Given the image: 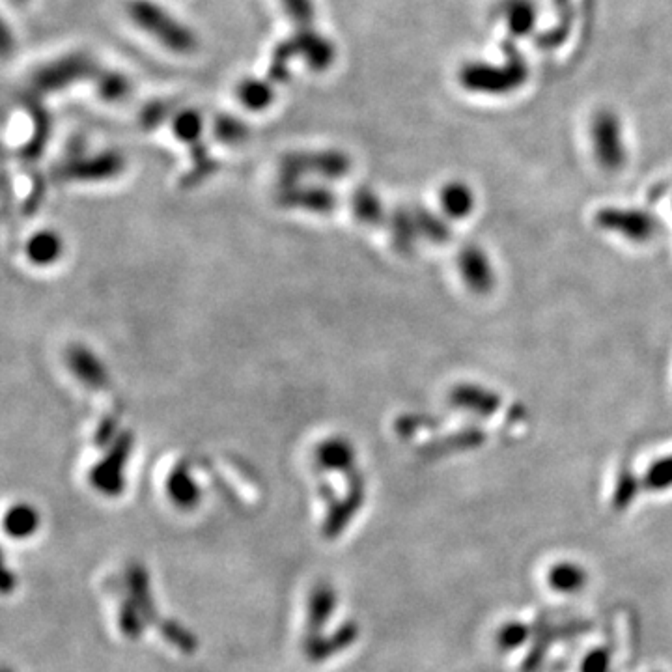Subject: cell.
I'll return each mask as SVG.
<instances>
[{"label":"cell","mask_w":672,"mask_h":672,"mask_svg":"<svg viewBox=\"0 0 672 672\" xmlns=\"http://www.w3.org/2000/svg\"><path fill=\"white\" fill-rule=\"evenodd\" d=\"M126 14L135 27L152 36L170 53L191 55L198 47V38L191 28L176 19L167 8L152 0H127Z\"/></svg>","instance_id":"1"},{"label":"cell","mask_w":672,"mask_h":672,"mask_svg":"<svg viewBox=\"0 0 672 672\" xmlns=\"http://www.w3.org/2000/svg\"><path fill=\"white\" fill-rule=\"evenodd\" d=\"M527 77H529L527 62L512 43L506 47V62L503 66L488 62H469L460 71V83L469 92L490 96H503L516 92L519 86L527 83Z\"/></svg>","instance_id":"2"},{"label":"cell","mask_w":672,"mask_h":672,"mask_svg":"<svg viewBox=\"0 0 672 672\" xmlns=\"http://www.w3.org/2000/svg\"><path fill=\"white\" fill-rule=\"evenodd\" d=\"M590 140L596 161L607 172H616L626 163V144L615 112L600 111L590 126Z\"/></svg>","instance_id":"3"},{"label":"cell","mask_w":672,"mask_h":672,"mask_svg":"<svg viewBox=\"0 0 672 672\" xmlns=\"http://www.w3.org/2000/svg\"><path fill=\"white\" fill-rule=\"evenodd\" d=\"M98 75V66L92 58L84 55H70L62 60L43 66L34 73V83L40 88H62L71 83H79L86 77Z\"/></svg>","instance_id":"4"},{"label":"cell","mask_w":672,"mask_h":672,"mask_svg":"<svg viewBox=\"0 0 672 672\" xmlns=\"http://www.w3.org/2000/svg\"><path fill=\"white\" fill-rule=\"evenodd\" d=\"M598 223L603 228L615 230L631 241H648L658 234V223L652 215L637 210H607L598 215Z\"/></svg>","instance_id":"5"},{"label":"cell","mask_w":672,"mask_h":672,"mask_svg":"<svg viewBox=\"0 0 672 672\" xmlns=\"http://www.w3.org/2000/svg\"><path fill=\"white\" fill-rule=\"evenodd\" d=\"M292 42L295 45V53L303 56L312 70H327L335 62V45L312 28L299 30V34L292 38Z\"/></svg>","instance_id":"6"},{"label":"cell","mask_w":672,"mask_h":672,"mask_svg":"<svg viewBox=\"0 0 672 672\" xmlns=\"http://www.w3.org/2000/svg\"><path fill=\"white\" fill-rule=\"evenodd\" d=\"M460 273H462L465 284L475 290L478 294H484L491 290L493 286V269H491L490 260L484 254V251L476 249V247H469L460 254Z\"/></svg>","instance_id":"7"},{"label":"cell","mask_w":672,"mask_h":672,"mask_svg":"<svg viewBox=\"0 0 672 672\" xmlns=\"http://www.w3.org/2000/svg\"><path fill=\"white\" fill-rule=\"evenodd\" d=\"M495 14L514 36H529L538 19L536 4L532 0H501Z\"/></svg>","instance_id":"8"},{"label":"cell","mask_w":672,"mask_h":672,"mask_svg":"<svg viewBox=\"0 0 672 672\" xmlns=\"http://www.w3.org/2000/svg\"><path fill=\"white\" fill-rule=\"evenodd\" d=\"M359 633H361V630L355 622H346L331 637H318V639H312V641H305V652H307L310 661L320 663V661H325V659L335 656L338 652L350 648L351 644L355 643V639L359 637Z\"/></svg>","instance_id":"9"},{"label":"cell","mask_w":672,"mask_h":672,"mask_svg":"<svg viewBox=\"0 0 672 672\" xmlns=\"http://www.w3.org/2000/svg\"><path fill=\"white\" fill-rule=\"evenodd\" d=\"M336 607V592L331 585H318L310 592L308 598V616H307V639L312 641L322 637L323 626L333 615Z\"/></svg>","instance_id":"10"},{"label":"cell","mask_w":672,"mask_h":672,"mask_svg":"<svg viewBox=\"0 0 672 672\" xmlns=\"http://www.w3.org/2000/svg\"><path fill=\"white\" fill-rule=\"evenodd\" d=\"M64 241L55 230H40L32 234L27 241L25 254L34 266H51L62 256Z\"/></svg>","instance_id":"11"},{"label":"cell","mask_w":672,"mask_h":672,"mask_svg":"<svg viewBox=\"0 0 672 672\" xmlns=\"http://www.w3.org/2000/svg\"><path fill=\"white\" fill-rule=\"evenodd\" d=\"M316 458L323 469L348 473L355 462V450L350 441L342 437H329L318 447Z\"/></svg>","instance_id":"12"},{"label":"cell","mask_w":672,"mask_h":672,"mask_svg":"<svg viewBox=\"0 0 672 672\" xmlns=\"http://www.w3.org/2000/svg\"><path fill=\"white\" fill-rule=\"evenodd\" d=\"M168 497L183 510H193L200 501V488L185 465H178L167 482Z\"/></svg>","instance_id":"13"},{"label":"cell","mask_w":672,"mask_h":672,"mask_svg":"<svg viewBox=\"0 0 672 672\" xmlns=\"http://www.w3.org/2000/svg\"><path fill=\"white\" fill-rule=\"evenodd\" d=\"M38 527H40V514L32 504H15L4 518V531L15 540H25L38 531Z\"/></svg>","instance_id":"14"},{"label":"cell","mask_w":672,"mask_h":672,"mask_svg":"<svg viewBox=\"0 0 672 672\" xmlns=\"http://www.w3.org/2000/svg\"><path fill=\"white\" fill-rule=\"evenodd\" d=\"M588 574L575 562H559L547 574L549 587L559 592H577L587 585Z\"/></svg>","instance_id":"15"},{"label":"cell","mask_w":672,"mask_h":672,"mask_svg":"<svg viewBox=\"0 0 672 672\" xmlns=\"http://www.w3.org/2000/svg\"><path fill=\"white\" fill-rule=\"evenodd\" d=\"M127 581L129 587L133 592V602L137 603L140 613L144 616L146 622H155L157 615H155L154 600H152V592H150V583H148V574L140 564H133L127 572Z\"/></svg>","instance_id":"16"},{"label":"cell","mask_w":672,"mask_h":672,"mask_svg":"<svg viewBox=\"0 0 672 672\" xmlns=\"http://www.w3.org/2000/svg\"><path fill=\"white\" fill-rule=\"evenodd\" d=\"M441 206L450 217L463 219L473 211L475 196L465 183H448L441 191Z\"/></svg>","instance_id":"17"},{"label":"cell","mask_w":672,"mask_h":672,"mask_svg":"<svg viewBox=\"0 0 672 672\" xmlns=\"http://www.w3.org/2000/svg\"><path fill=\"white\" fill-rule=\"evenodd\" d=\"M122 465H124L122 456H112L111 460L101 463L92 471L94 486L105 495H118L124 488Z\"/></svg>","instance_id":"18"},{"label":"cell","mask_w":672,"mask_h":672,"mask_svg":"<svg viewBox=\"0 0 672 672\" xmlns=\"http://www.w3.org/2000/svg\"><path fill=\"white\" fill-rule=\"evenodd\" d=\"M363 503V488L361 484L355 486L351 490V495L348 497L346 503L336 506L335 510L331 512V516L327 518V523H325V529H323V534L327 538H336L340 532L346 529L348 521H350L351 516L357 512V508Z\"/></svg>","instance_id":"19"},{"label":"cell","mask_w":672,"mask_h":672,"mask_svg":"<svg viewBox=\"0 0 672 672\" xmlns=\"http://www.w3.org/2000/svg\"><path fill=\"white\" fill-rule=\"evenodd\" d=\"M238 99L247 109L262 111L273 101V86L258 79H245L238 86Z\"/></svg>","instance_id":"20"},{"label":"cell","mask_w":672,"mask_h":672,"mask_svg":"<svg viewBox=\"0 0 672 672\" xmlns=\"http://www.w3.org/2000/svg\"><path fill=\"white\" fill-rule=\"evenodd\" d=\"M454 402L458 406L465 407V409H471V411H476V413H491L495 411L497 406H499V400L495 394L491 392L484 391V389H476V387H462L460 391L454 392Z\"/></svg>","instance_id":"21"},{"label":"cell","mask_w":672,"mask_h":672,"mask_svg":"<svg viewBox=\"0 0 672 672\" xmlns=\"http://www.w3.org/2000/svg\"><path fill=\"white\" fill-rule=\"evenodd\" d=\"M159 630L167 637L168 643L174 644L178 650H182L185 654H193L196 648H198L195 635L185 630L178 622L165 620V622H161Z\"/></svg>","instance_id":"22"},{"label":"cell","mask_w":672,"mask_h":672,"mask_svg":"<svg viewBox=\"0 0 672 672\" xmlns=\"http://www.w3.org/2000/svg\"><path fill=\"white\" fill-rule=\"evenodd\" d=\"M282 6L288 17L294 21L299 30H308L314 23L316 8L312 0H282Z\"/></svg>","instance_id":"23"},{"label":"cell","mask_w":672,"mask_h":672,"mask_svg":"<svg viewBox=\"0 0 672 672\" xmlns=\"http://www.w3.org/2000/svg\"><path fill=\"white\" fill-rule=\"evenodd\" d=\"M174 133L183 142H196L202 133V118L196 111H183L174 120Z\"/></svg>","instance_id":"24"},{"label":"cell","mask_w":672,"mask_h":672,"mask_svg":"<svg viewBox=\"0 0 672 672\" xmlns=\"http://www.w3.org/2000/svg\"><path fill=\"white\" fill-rule=\"evenodd\" d=\"M644 486L648 490H665L672 486V456L654 463L644 476Z\"/></svg>","instance_id":"25"},{"label":"cell","mask_w":672,"mask_h":672,"mask_svg":"<svg viewBox=\"0 0 672 672\" xmlns=\"http://www.w3.org/2000/svg\"><path fill=\"white\" fill-rule=\"evenodd\" d=\"M142 626H144V616L140 613L137 603L133 600H127L120 609V630L124 631V635H127V637L137 639L144 630Z\"/></svg>","instance_id":"26"},{"label":"cell","mask_w":672,"mask_h":672,"mask_svg":"<svg viewBox=\"0 0 672 672\" xmlns=\"http://www.w3.org/2000/svg\"><path fill=\"white\" fill-rule=\"evenodd\" d=\"M98 88L103 98L122 99L126 98L129 92V83L120 73H99Z\"/></svg>","instance_id":"27"},{"label":"cell","mask_w":672,"mask_h":672,"mask_svg":"<svg viewBox=\"0 0 672 672\" xmlns=\"http://www.w3.org/2000/svg\"><path fill=\"white\" fill-rule=\"evenodd\" d=\"M529 639V628L521 622H510L504 624L503 628L497 633V643L503 650H514Z\"/></svg>","instance_id":"28"},{"label":"cell","mask_w":672,"mask_h":672,"mask_svg":"<svg viewBox=\"0 0 672 672\" xmlns=\"http://www.w3.org/2000/svg\"><path fill=\"white\" fill-rule=\"evenodd\" d=\"M217 135L224 142H238V140L247 137V127L238 122L236 118L226 116V118L217 122Z\"/></svg>","instance_id":"29"},{"label":"cell","mask_w":672,"mask_h":672,"mask_svg":"<svg viewBox=\"0 0 672 672\" xmlns=\"http://www.w3.org/2000/svg\"><path fill=\"white\" fill-rule=\"evenodd\" d=\"M609 667H611V654L605 648H598L583 659L581 672H609Z\"/></svg>","instance_id":"30"},{"label":"cell","mask_w":672,"mask_h":672,"mask_svg":"<svg viewBox=\"0 0 672 672\" xmlns=\"http://www.w3.org/2000/svg\"><path fill=\"white\" fill-rule=\"evenodd\" d=\"M635 491H637V484H635V478L628 473V475L620 476L618 480V486H616L615 493V506L616 510H622L626 504L631 503V499L635 497Z\"/></svg>","instance_id":"31"},{"label":"cell","mask_w":672,"mask_h":672,"mask_svg":"<svg viewBox=\"0 0 672 672\" xmlns=\"http://www.w3.org/2000/svg\"><path fill=\"white\" fill-rule=\"evenodd\" d=\"M14 587V574L10 570H6V574H4V594H10Z\"/></svg>","instance_id":"32"},{"label":"cell","mask_w":672,"mask_h":672,"mask_svg":"<svg viewBox=\"0 0 672 672\" xmlns=\"http://www.w3.org/2000/svg\"><path fill=\"white\" fill-rule=\"evenodd\" d=\"M14 2H17V4H21V2H25V0H14Z\"/></svg>","instance_id":"33"},{"label":"cell","mask_w":672,"mask_h":672,"mask_svg":"<svg viewBox=\"0 0 672 672\" xmlns=\"http://www.w3.org/2000/svg\"><path fill=\"white\" fill-rule=\"evenodd\" d=\"M4 672H12V671H8V669H6V671H4Z\"/></svg>","instance_id":"34"}]
</instances>
